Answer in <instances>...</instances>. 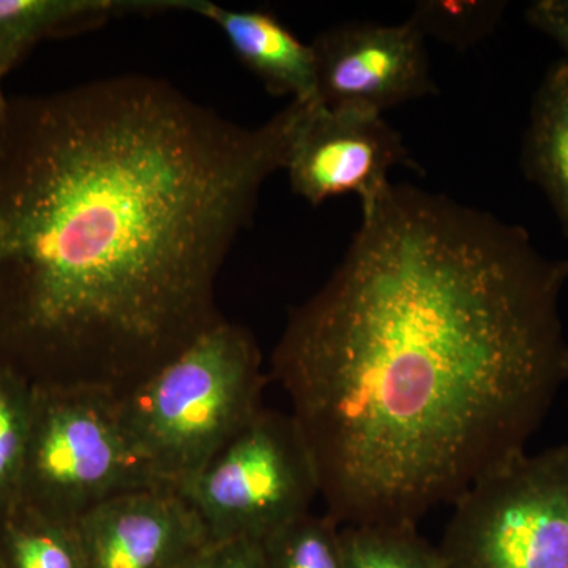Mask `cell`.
I'll return each mask as SVG.
<instances>
[{
	"mask_svg": "<svg viewBox=\"0 0 568 568\" xmlns=\"http://www.w3.org/2000/svg\"><path fill=\"white\" fill-rule=\"evenodd\" d=\"M395 166L418 164L383 114L315 103L305 108L283 171L293 192L315 207L347 193L365 207L392 185Z\"/></svg>",
	"mask_w": 568,
	"mask_h": 568,
	"instance_id": "cell-7",
	"label": "cell"
},
{
	"mask_svg": "<svg viewBox=\"0 0 568 568\" xmlns=\"http://www.w3.org/2000/svg\"><path fill=\"white\" fill-rule=\"evenodd\" d=\"M7 100L3 99L2 92H0V118H2L3 110H6Z\"/></svg>",
	"mask_w": 568,
	"mask_h": 568,
	"instance_id": "cell-21",
	"label": "cell"
},
{
	"mask_svg": "<svg viewBox=\"0 0 568 568\" xmlns=\"http://www.w3.org/2000/svg\"><path fill=\"white\" fill-rule=\"evenodd\" d=\"M346 568H444L439 549L414 525L339 528Z\"/></svg>",
	"mask_w": 568,
	"mask_h": 568,
	"instance_id": "cell-14",
	"label": "cell"
},
{
	"mask_svg": "<svg viewBox=\"0 0 568 568\" xmlns=\"http://www.w3.org/2000/svg\"><path fill=\"white\" fill-rule=\"evenodd\" d=\"M6 568H88L77 525L17 506L0 525Z\"/></svg>",
	"mask_w": 568,
	"mask_h": 568,
	"instance_id": "cell-13",
	"label": "cell"
},
{
	"mask_svg": "<svg viewBox=\"0 0 568 568\" xmlns=\"http://www.w3.org/2000/svg\"><path fill=\"white\" fill-rule=\"evenodd\" d=\"M213 568H268L260 541L235 540L215 547Z\"/></svg>",
	"mask_w": 568,
	"mask_h": 568,
	"instance_id": "cell-19",
	"label": "cell"
},
{
	"mask_svg": "<svg viewBox=\"0 0 568 568\" xmlns=\"http://www.w3.org/2000/svg\"><path fill=\"white\" fill-rule=\"evenodd\" d=\"M32 406V384L0 366V525L18 506Z\"/></svg>",
	"mask_w": 568,
	"mask_h": 568,
	"instance_id": "cell-15",
	"label": "cell"
},
{
	"mask_svg": "<svg viewBox=\"0 0 568 568\" xmlns=\"http://www.w3.org/2000/svg\"><path fill=\"white\" fill-rule=\"evenodd\" d=\"M260 346L226 317L119 396L130 444L156 484L183 491L264 409Z\"/></svg>",
	"mask_w": 568,
	"mask_h": 568,
	"instance_id": "cell-3",
	"label": "cell"
},
{
	"mask_svg": "<svg viewBox=\"0 0 568 568\" xmlns=\"http://www.w3.org/2000/svg\"><path fill=\"white\" fill-rule=\"evenodd\" d=\"M454 507L444 568H568V444L497 466Z\"/></svg>",
	"mask_w": 568,
	"mask_h": 568,
	"instance_id": "cell-5",
	"label": "cell"
},
{
	"mask_svg": "<svg viewBox=\"0 0 568 568\" xmlns=\"http://www.w3.org/2000/svg\"><path fill=\"white\" fill-rule=\"evenodd\" d=\"M0 568H6L3 567L2 560H0Z\"/></svg>",
	"mask_w": 568,
	"mask_h": 568,
	"instance_id": "cell-22",
	"label": "cell"
},
{
	"mask_svg": "<svg viewBox=\"0 0 568 568\" xmlns=\"http://www.w3.org/2000/svg\"><path fill=\"white\" fill-rule=\"evenodd\" d=\"M305 108L245 126L145 74L7 100L0 366L122 396L224 320L216 282Z\"/></svg>",
	"mask_w": 568,
	"mask_h": 568,
	"instance_id": "cell-2",
	"label": "cell"
},
{
	"mask_svg": "<svg viewBox=\"0 0 568 568\" xmlns=\"http://www.w3.org/2000/svg\"><path fill=\"white\" fill-rule=\"evenodd\" d=\"M88 568H174L212 547L203 519L182 491L134 489L77 523Z\"/></svg>",
	"mask_w": 568,
	"mask_h": 568,
	"instance_id": "cell-9",
	"label": "cell"
},
{
	"mask_svg": "<svg viewBox=\"0 0 568 568\" xmlns=\"http://www.w3.org/2000/svg\"><path fill=\"white\" fill-rule=\"evenodd\" d=\"M213 556H215V547H207L194 552L174 568H213Z\"/></svg>",
	"mask_w": 568,
	"mask_h": 568,
	"instance_id": "cell-20",
	"label": "cell"
},
{
	"mask_svg": "<svg viewBox=\"0 0 568 568\" xmlns=\"http://www.w3.org/2000/svg\"><path fill=\"white\" fill-rule=\"evenodd\" d=\"M268 568H346L339 525L312 511L261 541Z\"/></svg>",
	"mask_w": 568,
	"mask_h": 568,
	"instance_id": "cell-16",
	"label": "cell"
},
{
	"mask_svg": "<svg viewBox=\"0 0 568 568\" xmlns=\"http://www.w3.org/2000/svg\"><path fill=\"white\" fill-rule=\"evenodd\" d=\"M320 491L315 462L293 416L263 409L182 493L219 547L261 544L310 514Z\"/></svg>",
	"mask_w": 568,
	"mask_h": 568,
	"instance_id": "cell-6",
	"label": "cell"
},
{
	"mask_svg": "<svg viewBox=\"0 0 568 568\" xmlns=\"http://www.w3.org/2000/svg\"><path fill=\"white\" fill-rule=\"evenodd\" d=\"M153 487L162 485L130 444L118 395L97 388L33 386L18 506L77 525L112 497Z\"/></svg>",
	"mask_w": 568,
	"mask_h": 568,
	"instance_id": "cell-4",
	"label": "cell"
},
{
	"mask_svg": "<svg viewBox=\"0 0 568 568\" xmlns=\"http://www.w3.org/2000/svg\"><path fill=\"white\" fill-rule=\"evenodd\" d=\"M506 2H466V0H426L414 7L409 20L426 37H435L452 47L469 48L495 31Z\"/></svg>",
	"mask_w": 568,
	"mask_h": 568,
	"instance_id": "cell-17",
	"label": "cell"
},
{
	"mask_svg": "<svg viewBox=\"0 0 568 568\" xmlns=\"http://www.w3.org/2000/svg\"><path fill=\"white\" fill-rule=\"evenodd\" d=\"M526 20L555 41L568 61V0H536L526 9Z\"/></svg>",
	"mask_w": 568,
	"mask_h": 568,
	"instance_id": "cell-18",
	"label": "cell"
},
{
	"mask_svg": "<svg viewBox=\"0 0 568 568\" xmlns=\"http://www.w3.org/2000/svg\"><path fill=\"white\" fill-rule=\"evenodd\" d=\"M312 48L325 106L384 114L436 92L425 36L410 20L345 22L321 32Z\"/></svg>",
	"mask_w": 568,
	"mask_h": 568,
	"instance_id": "cell-8",
	"label": "cell"
},
{
	"mask_svg": "<svg viewBox=\"0 0 568 568\" xmlns=\"http://www.w3.org/2000/svg\"><path fill=\"white\" fill-rule=\"evenodd\" d=\"M549 260L517 224L392 183L290 313L272 376L342 526L414 525L526 454L568 381Z\"/></svg>",
	"mask_w": 568,
	"mask_h": 568,
	"instance_id": "cell-1",
	"label": "cell"
},
{
	"mask_svg": "<svg viewBox=\"0 0 568 568\" xmlns=\"http://www.w3.org/2000/svg\"><path fill=\"white\" fill-rule=\"evenodd\" d=\"M194 14L207 18L230 43L235 58L275 97L321 103L312 44L302 43L278 18L264 10H231L196 0Z\"/></svg>",
	"mask_w": 568,
	"mask_h": 568,
	"instance_id": "cell-10",
	"label": "cell"
},
{
	"mask_svg": "<svg viewBox=\"0 0 568 568\" xmlns=\"http://www.w3.org/2000/svg\"><path fill=\"white\" fill-rule=\"evenodd\" d=\"M194 3L196 0H0V78L48 37L91 31L129 14L193 13Z\"/></svg>",
	"mask_w": 568,
	"mask_h": 568,
	"instance_id": "cell-11",
	"label": "cell"
},
{
	"mask_svg": "<svg viewBox=\"0 0 568 568\" xmlns=\"http://www.w3.org/2000/svg\"><path fill=\"white\" fill-rule=\"evenodd\" d=\"M523 164L547 194L568 237V61L547 71L534 97Z\"/></svg>",
	"mask_w": 568,
	"mask_h": 568,
	"instance_id": "cell-12",
	"label": "cell"
}]
</instances>
